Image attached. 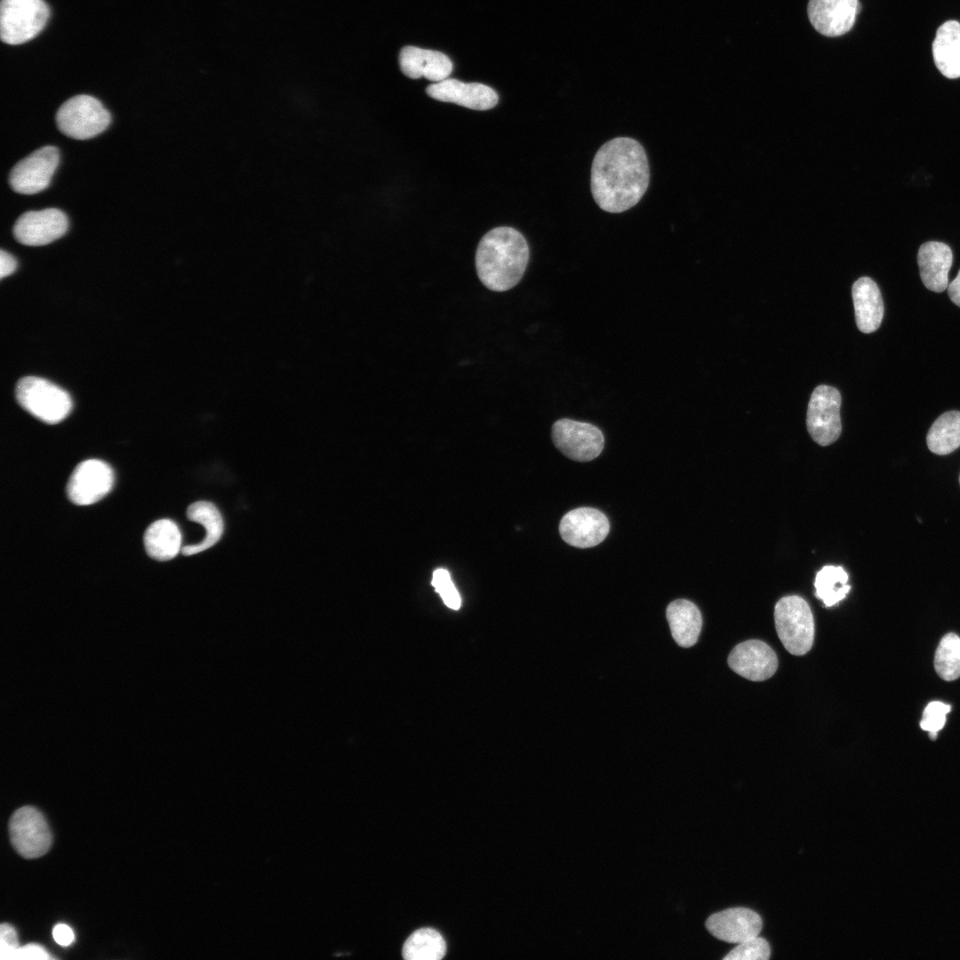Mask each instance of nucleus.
Wrapping results in <instances>:
<instances>
[{"instance_id":"1","label":"nucleus","mask_w":960,"mask_h":960,"mask_svg":"<svg viewBox=\"0 0 960 960\" xmlns=\"http://www.w3.org/2000/svg\"><path fill=\"white\" fill-rule=\"evenodd\" d=\"M650 168L644 147L629 137L604 142L591 166L590 188L596 204L612 213L635 206L647 190Z\"/></svg>"},{"instance_id":"2","label":"nucleus","mask_w":960,"mask_h":960,"mask_svg":"<svg viewBox=\"0 0 960 960\" xmlns=\"http://www.w3.org/2000/svg\"><path fill=\"white\" fill-rule=\"evenodd\" d=\"M529 246L516 229L499 227L487 232L476 252V268L491 291L505 292L522 279L529 260Z\"/></svg>"},{"instance_id":"3","label":"nucleus","mask_w":960,"mask_h":960,"mask_svg":"<svg viewBox=\"0 0 960 960\" xmlns=\"http://www.w3.org/2000/svg\"><path fill=\"white\" fill-rule=\"evenodd\" d=\"M15 393L24 410L47 424L62 421L72 409L68 393L43 378L28 376L20 379Z\"/></svg>"},{"instance_id":"4","label":"nucleus","mask_w":960,"mask_h":960,"mask_svg":"<svg viewBox=\"0 0 960 960\" xmlns=\"http://www.w3.org/2000/svg\"><path fill=\"white\" fill-rule=\"evenodd\" d=\"M778 636L793 655L808 652L814 640V621L808 603L799 596L780 598L774 607Z\"/></svg>"},{"instance_id":"5","label":"nucleus","mask_w":960,"mask_h":960,"mask_svg":"<svg viewBox=\"0 0 960 960\" xmlns=\"http://www.w3.org/2000/svg\"><path fill=\"white\" fill-rule=\"evenodd\" d=\"M110 122V114L102 103L85 94L67 100L56 113L59 130L75 140L93 138L104 132Z\"/></svg>"},{"instance_id":"6","label":"nucleus","mask_w":960,"mask_h":960,"mask_svg":"<svg viewBox=\"0 0 960 960\" xmlns=\"http://www.w3.org/2000/svg\"><path fill=\"white\" fill-rule=\"evenodd\" d=\"M50 10L44 0H1L0 36L8 44H20L44 28Z\"/></svg>"},{"instance_id":"7","label":"nucleus","mask_w":960,"mask_h":960,"mask_svg":"<svg viewBox=\"0 0 960 960\" xmlns=\"http://www.w3.org/2000/svg\"><path fill=\"white\" fill-rule=\"evenodd\" d=\"M841 395L837 388L820 385L811 396L806 427L812 440L821 446L835 443L842 432Z\"/></svg>"},{"instance_id":"8","label":"nucleus","mask_w":960,"mask_h":960,"mask_svg":"<svg viewBox=\"0 0 960 960\" xmlns=\"http://www.w3.org/2000/svg\"><path fill=\"white\" fill-rule=\"evenodd\" d=\"M11 843L26 859L44 855L51 848L52 836L42 812L34 806L17 809L9 820Z\"/></svg>"},{"instance_id":"9","label":"nucleus","mask_w":960,"mask_h":960,"mask_svg":"<svg viewBox=\"0 0 960 960\" xmlns=\"http://www.w3.org/2000/svg\"><path fill=\"white\" fill-rule=\"evenodd\" d=\"M555 446L566 457L577 461H588L603 451L604 438L596 426L574 420L560 419L551 429Z\"/></svg>"},{"instance_id":"10","label":"nucleus","mask_w":960,"mask_h":960,"mask_svg":"<svg viewBox=\"0 0 960 960\" xmlns=\"http://www.w3.org/2000/svg\"><path fill=\"white\" fill-rule=\"evenodd\" d=\"M60 161L56 147H42L19 161L11 170L9 183L17 193L33 195L45 189Z\"/></svg>"},{"instance_id":"11","label":"nucleus","mask_w":960,"mask_h":960,"mask_svg":"<svg viewBox=\"0 0 960 960\" xmlns=\"http://www.w3.org/2000/svg\"><path fill=\"white\" fill-rule=\"evenodd\" d=\"M113 484L110 466L100 460L90 459L76 466L67 483L66 493L76 505H91L106 496Z\"/></svg>"},{"instance_id":"12","label":"nucleus","mask_w":960,"mask_h":960,"mask_svg":"<svg viewBox=\"0 0 960 960\" xmlns=\"http://www.w3.org/2000/svg\"><path fill=\"white\" fill-rule=\"evenodd\" d=\"M68 228V220L62 211L46 208L21 214L13 226V235L24 245L41 246L61 237Z\"/></svg>"},{"instance_id":"13","label":"nucleus","mask_w":960,"mask_h":960,"mask_svg":"<svg viewBox=\"0 0 960 960\" xmlns=\"http://www.w3.org/2000/svg\"><path fill=\"white\" fill-rule=\"evenodd\" d=\"M610 523L600 510L582 507L567 512L559 524L562 539L571 546L587 548L598 545L607 536Z\"/></svg>"},{"instance_id":"14","label":"nucleus","mask_w":960,"mask_h":960,"mask_svg":"<svg viewBox=\"0 0 960 960\" xmlns=\"http://www.w3.org/2000/svg\"><path fill=\"white\" fill-rule=\"evenodd\" d=\"M732 670L751 681H764L777 670L778 658L764 642L750 639L737 644L728 656Z\"/></svg>"},{"instance_id":"15","label":"nucleus","mask_w":960,"mask_h":960,"mask_svg":"<svg viewBox=\"0 0 960 960\" xmlns=\"http://www.w3.org/2000/svg\"><path fill=\"white\" fill-rule=\"evenodd\" d=\"M860 11L859 0H809L807 6L811 24L826 36H839L850 31Z\"/></svg>"},{"instance_id":"16","label":"nucleus","mask_w":960,"mask_h":960,"mask_svg":"<svg viewBox=\"0 0 960 960\" xmlns=\"http://www.w3.org/2000/svg\"><path fill=\"white\" fill-rule=\"evenodd\" d=\"M426 92L434 100L455 103L474 110L491 109L499 101L498 94L492 88L480 83H464L454 78L432 84L427 87Z\"/></svg>"},{"instance_id":"17","label":"nucleus","mask_w":960,"mask_h":960,"mask_svg":"<svg viewBox=\"0 0 960 960\" xmlns=\"http://www.w3.org/2000/svg\"><path fill=\"white\" fill-rule=\"evenodd\" d=\"M761 916L747 908H732L711 915L706 921L708 931L718 940L741 943L759 935Z\"/></svg>"},{"instance_id":"18","label":"nucleus","mask_w":960,"mask_h":960,"mask_svg":"<svg viewBox=\"0 0 960 960\" xmlns=\"http://www.w3.org/2000/svg\"><path fill=\"white\" fill-rule=\"evenodd\" d=\"M399 65L404 76L435 83L446 79L452 70L451 60L443 52L411 45L401 49Z\"/></svg>"},{"instance_id":"19","label":"nucleus","mask_w":960,"mask_h":960,"mask_svg":"<svg viewBox=\"0 0 960 960\" xmlns=\"http://www.w3.org/2000/svg\"><path fill=\"white\" fill-rule=\"evenodd\" d=\"M952 261V251L948 244L936 241L923 244L918 250L917 263L924 286L932 292H944L948 286Z\"/></svg>"},{"instance_id":"20","label":"nucleus","mask_w":960,"mask_h":960,"mask_svg":"<svg viewBox=\"0 0 960 960\" xmlns=\"http://www.w3.org/2000/svg\"><path fill=\"white\" fill-rule=\"evenodd\" d=\"M855 320L863 333L876 331L884 317V302L877 284L870 277L862 276L852 287Z\"/></svg>"},{"instance_id":"21","label":"nucleus","mask_w":960,"mask_h":960,"mask_svg":"<svg viewBox=\"0 0 960 960\" xmlns=\"http://www.w3.org/2000/svg\"><path fill=\"white\" fill-rule=\"evenodd\" d=\"M932 56L939 71L948 78L960 77V23L948 20L940 25L932 43Z\"/></svg>"},{"instance_id":"22","label":"nucleus","mask_w":960,"mask_h":960,"mask_svg":"<svg viewBox=\"0 0 960 960\" xmlns=\"http://www.w3.org/2000/svg\"><path fill=\"white\" fill-rule=\"evenodd\" d=\"M666 616L672 636L679 646L688 648L696 644L702 628V616L692 602L686 599L671 602Z\"/></svg>"},{"instance_id":"23","label":"nucleus","mask_w":960,"mask_h":960,"mask_svg":"<svg viewBox=\"0 0 960 960\" xmlns=\"http://www.w3.org/2000/svg\"><path fill=\"white\" fill-rule=\"evenodd\" d=\"M143 543L149 557L168 561L175 557L181 548V533L173 521L159 519L148 526Z\"/></svg>"},{"instance_id":"24","label":"nucleus","mask_w":960,"mask_h":960,"mask_svg":"<svg viewBox=\"0 0 960 960\" xmlns=\"http://www.w3.org/2000/svg\"><path fill=\"white\" fill-rule=\"evenodd\" d=\"M186 514L188 520L196 522L204 527L205 536L199 543L181 548L183 555L191 556L200 553L210 548L220 540L223 533L224 524L221 515L214 504L205 500L194 502L188 507Z\"/></svg>"},{"instance_id":"25","label":"nucleus","mask_w":960,"mask_h":960,"mask_svg":"<svg viewBox=\"0 0 960 960\" xmlns=\"http://www.w3.org/2000/svg\"><path fill=\"white\" fill-rule=\"evenodd\" d=\"M926 442L935 454L947 455L956 450L960 446V412L941 414L930 428Z\"/></svg>"},{"instance_id":"26","label":"nucleus","mask_w":960,"mask_h":960,"mask_svg":"<svg viewBox=\"0 0 960 960\" xmlns=\"http://www.w3.org/2000/svg\"><path fill=\"white\" fill-rule=\"evenodd\" d=\"M446 952L442 935L432 928L413 932L404 944L402 954L406 960H439Z\"/></svg>"},{"instance_id":"27","label":"nucleus","mask_w":960,"mask_h":960,"mask_svg":"<svg viewBox=\"0 0 960 960\" xmlns=\"http://www.w3.org/2000/svg\"><path fill=\"white\" fill-rule=\"evenodd\" d=\"M848 574L841 566L826 565L816 574L814 587L816 596L827 607L844 599L851 589L847 584Z\"/></svg>"},{"instance_id":"28","label":"nucleus","mask_w":960,"mask_h":960,"mask_svg":"<svg viewBox=\"0 0 960 960\" xmlns=\"http://www.w3.org/2000/svg\"><path fill=\"white\" fill-rule=\"evenodd\" d=\"M934 668L945 681L960 676V637L956 634L948 633L941 638L935 652Z\"/></svg>"},{"instance_id":"29","label":"nucleus","mask_w":960,"mask_h":960,"mask_svg":"<svg viewBox=\"0 0 960 960\" xmlns=\"http://www.w3.org/2000/svg\"><path fill=\"white\" fill-rule=\"evenodd\" d=\"M771 956L769 943L761 937H755L739 943L724 957V960H767Z\"/></svg>"},{"instance_id":"30","label":"nucleus","mask_w":960,"mask_h":960,"mask_svg":"<svg viewBox=\"0 0 960 960\" xmlns=\"http://www.w3.org/2000/svg\"><path fill=\"white\" fill-rule=\"evenodd\" d=\"M432 585L448 607L455 610L460 608V597L447 570L436 569L433 573Z\"/></svg>"},{"instance_id":"31","label":"nucleus","mask_w":960,"mask_h":960,"mask_svg":"<svg viewBox=\"0 0 960 960\" xmlns=\"http://www.w3.org/2000/svg\"><path fill=\"white\" fill-rule=\"evenodd\" d=\"M950 709L951 707L948 704L941 701L930 702L924 709L920 727L924 731L938 733L944 727L946 716Z\"/></svg>"},{"instance_id":"32","label":"nucleus","mask_w":960,"mask_h":960,"mask_svg":"<svg viewBox=\"0 0 960 960\" xmlns=\"http://www.w3.org/2000/svg\"><path fill=\"white\" fill-rule=\"evenodd\" d=\"M19 948L18 936L15 929L6 923L0 925V957L1 959L14 960Z\"/></svg>"},{"instance_id":"33","label":"nucleus","mask_w":960,"mask_h":960,"mask_svg":"<svg viewBox=\"0 0 960 960\" xmlns=\"http://www.w3.org/2000/svg\"><path fill=\"white\" fill-rule=\"evenodd\" d=\"M52 958V957L48 954V952L43 946L36 943H30L22 947H19L15 956V960H45Z\"/></svg>"},{"instance_id":"34","label":"nucleus","mask_w":960,"mask_h":960,"mask_svg":"<svg viewBox=\"0 0 960 960\" xmlns=\"http://www.w3.org/2000/svg\"><path fill=\"white\" fill-rule=\"evenodd\" d=\"M52 936L58 944L64 947L70 945L75 938L72 929L65 924H56L52 929Z\"/></svg>"},{"instance_id":"35","label":"nucleus","mask_w":960,"mask_h":960,"mask_svg":"<svg viewBox=\"0 0 960 960\" xmlns=\"http://www.w3.org/2000/svg\"><path fill=\"white\" fill-rule=\"evenodd\" d=\"M17 268L16 260L7 252L1 250L0 252V276L4 278L12 275Z\"/></svg>"},{"instance_id":"36","label":"nucleus","mask_w":960,"mask_h":960,"mask_svg":"<svg viewBox=\"0 0 960 960\" xmlns=\"http://www.w3.org/2000/svg\"><path fill=\"white\" fill-rule=\"evenodd\" d=\"M948 293L950 300L960 307V270L956 277L948 284Z\"/></svg>"},{"instance_id":"37","label":"nucleus","mask_w":960,"mask_h":960,"mask_svg":"<svg viewBox=\"0 0 960 960\" xmlns=\"http://www.w3.org/2000/svg\"><path fill=\"white\" fill-rule=\"evenodd\" d=\"M959 483H960V476H959Z\"/></svg>"}]
</instances>
